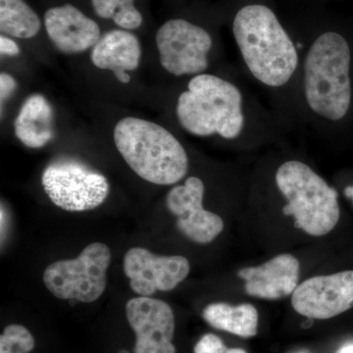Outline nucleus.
<instances>
[{"mask_svg":"<svg viewBox=\"0 0 353 353\" xmlns=\"http://www.w3.org/2000/svg\"><path fill=\"white\" fill-rule=\"evenodd\" d=\"M231 29L241 61L255 82L275 92L296 87L303 50L267 0H239Z\"/></svg>","mask_w":353,"mask_h":353,"instance_id":"f257e3e1","label":"nucleus"},{"mask_svg":"<svg viewBox=\"0 0 353 353\" xmlns=\"http://www.w3.org/2000/svg\"><path fill=\"white\" fill-rule=\"evenodd\" d=\"M296 83L297 99L311 124H336L345 119L352 102V50L340 32L316 27L303 43Z\"/></svg>","mask_w":353,"mask_h":353,"instance_id":"f03ea898","label":"nucleus"},{"mask_svg":"<svg viewBox=\"0 0 353 353\" xmlns=\"http://www.w3.org/2000/svg\"><path fill=\"white\" fill-rule=\"evenodd\" d=\"M176 116L181 127L192 136H218L238 141L248 134H265V115L241 85L214 74L190 78L179 95Z\"/></svg>","mask_w":353,"mask_h":353,"instance_id":"7ed1b4c3","label":"nucleus"},{"mask_svg":"<svg viewBox=\"0 0 353 353\" xmlns=\"http://www.w3.org/2000/svg\"><path fill=\"white\" fill-rule=\"evenodd\" d=\"M114 143L130 168L146 182L174 185L189 170V157L182 143L157 123L124 118L114 129Z\"/></svg>","mask_w":353,"mask_h":353,"instance_id":"20e7f679","label":"nucleus"},{"mask_svg":"<svg viewBox=\"0 0 353 353\" xmlns=\"http://www.w3.org/2000/svg\"><path fill=\"white\" fill-rule=\"evenodd\" d=\"M275 183L287 201L283 213L294 217L296 228L314 236L333 231L341 216L338 192L308 164L296 159L283 162Z\"/></svg>","mask_w":353,"mask_h":353,"instance_id":"39448f33","label":"nucleus"},{"mask_svg":"<svg viewBox=\"0 0 353 353\" xmlns=\"http://www.w3.org/2000/svg\"><path fill=\"white\" fill-rule=\"evenodd\" d=\"M110 261L108 245L90 243L76 259L50 264L43 273L44 285L57 299L94 303L106 289Z\"/></svg>","mask_w":353,"mask_h":353,"instance_id":"423d86ee","label":"nucleus"},{"mask_svg":"<svg viewBox=\"0 0 353 353\" xmlns=\"http://www.w3.org/2000/svg\"><path fill=\"white\" fill-rule=\"evenodd\" d=\"M44 192L63 210L83 212L101 205L108 199L105 176L74 158H58L46 166L41 175Z\"/></svg>","mask_w":353,"mask_h":353,"instance_id":"0eeeda50","label":"nucleus"},{"mask_svg":"<svg viewBox=\"0 0 353 353\" xmlns=\"http://www.w3.org/2000/svg\"><path fill=\"white\" fill-rule=\"evenodd\" d=\"M162 67L175 77L206 73L214 39L208 28L188 18L165 21L155 34Z\"/></svg>","mask_w":353,"mask_h":353,"instance_id":"6e6552de","label":"nucleus"},{"mask_svg":"<svg viewBox=\"0 0 353 353\" xmlns=\"http://www.w3.org/2000/svg\"><path fill=\"white\" fill-rule=\"evenodd\" d=\"M292 296V307L309 319L336 317L353 307V271L308 279Z\"/></svg>","mask_w":353,"mask_h":353,"instance_id":"1a4fd4ad","label":"nucleus"},{"mask_svg":"<svg viewBox=\"0 0 353 353\" xmlns=\"http://www.w3.org/2000/svg\"><path fill=\"white\" fill-rule=\"evenodd\" d=\"M132 292L139 296L169 292L189 275V260L183 256H159L143 248L128 250L123 262Z\"/></svg>","mask_w":353,"mask_h":353,"instance_id":"9d476101","label":"nucleus"},{"mask_svg":"<svg viewBox=\"0 0 353 353\" xmlns=\"http://www.w3.org/2000/svg\"><path fill=\"white\" fill-rule=\"evenodd\" d=\"M126 316L136 334L134 353H176L175 316L168 303L150 296L134 297L127 303Z\"/></svg>","mask_w":353,"mask_h":353,"instance_id":"9b49d317","label":"nucleus"},{"mask_svg":"<svg viewBox=\"0 0 353 353\" xmlns=\"http://www.w3.org/2000/svg\"><path fill=\"white\" fill-rule=\"evenodd\" d=\"M204 183L197 176H190L167 194V208L176 217V227L190 241L209 243L224 229L219 215L203 208Z\"/></svg>","mask_w":353,"mask_h":353,"instance_id":"f8f14e48","label":"nucleus"},{"mask_svg":"<svg viewBox=\"0 0 353 353\" xmlns=\"http://www.w3.org/2000/svg\"><path fill=\"white\" fill-rule=\"evenodd\" d=\"M43 26L51 43L66 54L90 50L101 38L99 23L72 3L50 7L43 14Z\"/></svg>","mask_w":353,"mask_h":353,"instance_id":"ddd939ff","label":"nucleus"},{"mask_svg":"<svg viewBox=\"0 0 353 353\" xmlns=\"http://www.w3.org/2000/svg\"><path fill=\"white\" fill-rule=\"evenodd\" d=\"M299 260L284 253L260 266L241 269L238 275L245 281L248 296L277 301L294 294L299 285Z\"/></svg>","mask_w":353,"mask_h":353,"instance_id":"4468645a","label":"nucleus"},{"mask_svg":"<svg viewBox=\"0 0 353 353\" xmlns=\"http://www.w3.org/2000/svg\"><path fill=\"white\" fill-rule=\"evenodd\" d=\"M141 57V46L138 37L119 28L102 34L90 53L95 67L110 70L114 74L134 71L139 66Z\"/></svg>","mask_w":353,"mask_h":353,"instance_id":"2eb2a0df","label":"nucleus"},{"mask_svg":"<svg viewBox=\"0 0 353 353\" xmlns=\"http://www.w3.org/2000/svg\"><path fill=\"white\" fill-rule=\"evenodd\" d=\"M53 111L50 102L41 94L26 99L14 123L16 137L30 148H41L54 137Z\"/></svg>","mask_w":353,"mask_h":353,"instance_id":"dca6fc26","label":"nucleus"},{"mask_svg":"<svg viewBox=\"0 0 353 353\" xmlns=\"http://www.w3.org/2000/svg\"><path fill=\"white\" fill-rule=\"evenodd\" d=\"M202 317L213 328L241 338L257 334L259 311L252 304L233 306L225 303H211L202 311Z\"/></svg>","mask_w":353,"mask_h":353,"instance_id":"f3484780","label":"nucleus"},{"mask_svg":"<svg viewBox=\"0 0 353 353\" xmlns=\"http://www.w3.org/2000/svg\"><path fill=\"white\" fill-rule=\"evenodd\" d=\"M43 21L26 0H0V31L10 38L38 36Z\"/></svg>","mask_w":353,"mask_h":353,"instance_id":"a211bd4d","label":"nucleus"},{"mask_svg":"<svg viewBox=\"0 0 353 353\" xmlns=\"http://www.w3.org/2000/svg\"><path fill=\"white\" fill-rule=\"evenodd\" d=\"M97 17L112 21L119 29L138 30L145 23V16L139 10L138 0H90Z\"/></svg>","mask_w":353,"mask_h":353,"instance_id":"6ab92c4d","label":"nucleus"},{"mask_svg":"<svg viewBox=\"0 0 353 353\" xmlns=\"http://www.w3.org/2000/svg\"><path fill=\"white\" fill-rule=\"evenodd\" d=\"M34 345L31 332L22 325H8L0 336V353H30Z\"/></svg>","mask_w":353,"mask_h":353,"instance_id":"aec40b11","label":"nucleus"},{"mask_svg":"<svg viewBox=\"0 0 353 353\" xmlns=\"http://www.w3.org/2000/svg\"><path fill=\"white\" fill-rule=\"evenodd\" d=\"M194 353H248L241 348H228L219 336L213 334H204L197 341L194 348Z\"/></svg>","mask_w":353,"mask_h":353,"instance_id":"412c9836","label":"nucleus"},{"mask_svg":"<svg viewBox=\"0 0 353 353\" xmlns=\"http://www.w3.org/2000/svg\"><path fill=\"white\" fill-rule=\"evenodd\" d=\"M17 88V82L12 76L7 73L0 74V101L3 103Z\"/></svg>","mask_w":353,"mask_h":353,"instance_id":"4be33fe9","label":"nucleus"},{"mask_svg":"<svg viewBox=\"0 0 353 353\" xmlns=\"http://www.w3.org/2000/svg\"><path fill=\"white\" fill-rule=\"evenodd\" d=\"M20 48L14 39L6 34L0 36V52L2 55H9V57H16L19 54Z\"/></svg>","mask_w":353,"mask_h":353,"instance_id":"5701e85b","label":"nucleus"},{"mask_svg":"<svg viewBox=\"0 0 353 353\" xmlns=\"http://www.w3.org/2000/svg\"><path fill=\"white\" fill-rule=\"evenodd\" d=\"M114 75H115V78L122 83H128L131 81V77H130L127 72H119V73L114 74Z\"/></svg>","mask_w":353,"mask_h":353,"instance_id":"b1692460","label":"nucleus"},{"mask_svg":"<svg viewBox=\"0 0 353 353\" xmlns=\"http://www.w3.org/2000/svg\"><path fill=\"white\" fill-rule=\"evenodd\" d=\"M339 353H353V345H347L341 348Z\"/></svg>","mask_w":353,"mask_h":353,"instance_id":"393cba45","label":"nucleus"},{"mask_svg":"<svg viewBox=\"0 0 353 353\" xmlns=\"http://www.w3.org/2000/svg\"><path fill=\"white\" fill-rule=\"evenodd\" d=\"M352 196H350V199H352V201H353V185H352Z\"/></svg>","mask_w":353,"mask_h":353,"instance_id":"a878e982","label":"nucleus"}]
</instances>
